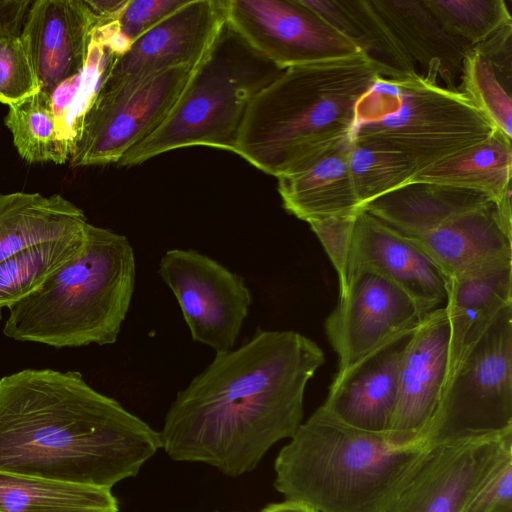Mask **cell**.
<instances>
[{
	"instance_id": "1",
	"label": "cell",
	"mask_w": 512,
	"mask_h": 512,
	"mask_svg": "<svg viewBox=\"0 0 512 512\" xmlns=\"http://www.w3.org/2000/svg\"><path fill=\"white\" fill-rule=\"evenodd\" d=\"M324 361L308 337L258 328L238 348L216 353L177 393L159 431L161 448L175 461L231 477L254 470L300 426L307 383Z\"/></svg>"
},
{
	"instance_id": "2",
	"label": "cell",
	"mask_w": 512,
	"mask_h": 512,
	"mask_svg": "<svg viewBox=\"0 0 512 512\" xmlns=\"http://www.w3.org/2000/svg\"><path fill=\"white\" fill-rule=\"evenodd\" d=\"M160 448L159 432L78 371L0 378V472L111 490Z\"/></svg>"
},
{
	"instance_id": "3",
	"label": "cell",
	"mask_w": 512,
	"mask_h": 512,
	"mask_svg": "<svg viewBox=\"0 0 512 512\" xmlns=\"http://www.w3.org/2000/svg\"><path fill=\"white\" fill-rule=\"evenodd\" d=\"M379 77L363 53L284 69L250 103L233 153L279 176L353 134L358 104Z\"/></svg>"
},
{
	"instance_id": "4",
	"label": "cell",
	"mask_w": 512,
	"mask_h": 512,
	"mask_svg": "<svg viewBox=\"0 0 512 512\" xmlns=\"http://www.w3.org/2000/svg\"><path fill=\"white\" fill-rule=\"evenodd\" d=\"M135 276L128 239L89 224L80 251L8 308L3 333L55 348L113 344L132 301Z\"/></svg>"
},
{
	"instance_id": "5",
	"label": "cell",
	"mask_w": 512,
	"mask_h": 512,
	"mask_svg": "<svg viewBox=\"0 0 512 512\" xmlns=\"http://www.w3.org/2000/svg\"><path fill=\"white\" fill-rule=\"evenodd\" d=\"M278 453L274 487L317 512H380L424 446H392L320 406Z\"/></svg>"
},
{
	"instance_id": "6",
	"label": "cell",
	"mask_w": 512,
	"mask_h": 512,
	"mask_svg": "<svg viewBox=\"0 0 512 512\" xmlns=\"http://www.w3.org/2000/svg\"><path fill=\"white\" fill-rule=\"evenodd\" d=\"M283 70L224 21L162 124L119 160L134 166L171 150L207 146L233 152L252 100Z\"/></svg>"
},
{
	"instance_id": "7",
	"label": "cell",
	"mask_w": 512,
	"mask_h": 512,
	"mask_svg": "<svg viewBox=\"0 0 512 512\" xmlns=\"http://www.w3.org/2000/svg\"><path fill=\"white\" fill-rule=\"evenodd\" d=\"M512 431V304L502 308L450 371L419 444Z\"/></svg>"
},
{
	"instance_id": "8",
	"label": "cell",
	"mask_w": 512,
	"mask_h": 512,
	"mask_svg": "<svg viewBox=\"0 0 512 512\" xmlns=\"http://www.w3.org/2000/svg\"><path fill=\"white\" fill-rule=\"evenodd\" d=\"M394 82L395 111L357 125L354 139L404 153L421 170L485 139L495 129L460 91L429 82L420 74Z\"/></svg>"
},
{
	"instance_id": "9",
	"label": "cell",
	"mask_w": 512,
	"mask_h": 512,
	"mask_svg": "<svg viewBox=\"0 0 512 512\" xmlns=\"http://www.w3.org/2000/svg\"><path fill=\"white\" fill-rule=\"evenodd\" d=\"M512 455V431L424 446L380 512H463L497 466Z\"/></svg>"
},
{
	"instance_id": "10",
	"label": "cell",
	"mask_w": 512,
	"mask_h": 512,
	"mask_svg": "<svg viewBox=\"0 0 512 512\" xmlns=\"http://www.w3.org/2000/svg\"><path fill=\"white\" fill-rule=\"evenodd\" d=\"M192 71L175 67L148 78L128 93L94 95L73 144L70 166L117 164L167 118Z\"/></svg>"
},
{
	"instance_id": "11",
	"label": "cell",
	"mask_w": 512,
	"mask_h": 512,
	"mask_svg": "<svg viewBox=\"0 0 512 512\" xmlns=\"http://www.w3.org/2000/svg\"><path fill=\"white\" fill-rule=\"evenodd\" d=\"M158 274L175 295L194 341L216 353L234 349L252 303L242 276L193 249H170Z\"/></svg>"
},
{
	"instance_id": "12",
	"label": "cell",
	"mask_w": 512,
	"mask_h": 512,
	"mask_svg": "<svg viewBox=\"0 0 512 512\" xmlns=\"http://www.w3.org/2000/svg\"><path fill=\"white\" fill-rule=\"evenodd\" d=\"M225 20V0H189L135 39L125 53L111 55L95 95H122L168 69H194Z\"/></svg>"
},
{
	"instance_id": "13",
	"label": "cell",
	"mask_w": 512,
	"mask_h": 512,
	"mask_svg": "<svg viewBox=\"0 0 512 512\" xmlns=\"http://www.w3.org/2000/svg\"><path fill=\"white\" fill-rule=\"evenodd\" d=\"M225 4L231 26L282 70L362 53L300 0H225Z\"/></svg>"
},
{
	"instance_id": "14",
	"label": "cell",
	"mask_w": 512,
	"mask_h": 512,
	"mask_svg": "<svg viewBox=\"0 0 512 512\" xmlns=\"http://www.w3.org/2000/svg\"><path fill=\"white\" fill-rule=\"evenodd\" d=\"M425 314L399 286L368 269L354 270L325 322L342 372L392 338L416 328Z\"/></svg>"
},
{
	"instance_id": "15",
	"label": "cell",
	"mask_w": 512,
	"mask_h": 512,
	"mask_svg": "<svg viewBox=\"0 0 512 512\" xmlns=\"http://www.w3.org/2000/svg\"><path fill=\"white\" fill-rule=\"evenodd\" d=\"M449 343L445 307L427 313L403 354L396 407L386 435L392 446L420 445L447 381Z\"/></svg>"
},
{
	"instance_id": "16",
	"label": "cell",
	"mask_w": 512,
	"mask_h": 512,
	"mask_svg": "<svg viewBox=\"0 0 512 512\" xmlns=\"http://www.w3.org/2000/svg\"><path fill=\"white\" fill-rule=\"evenodd\" d=\"M358 268L395 283L425 315L447 299V279L435 262L410 237L364 210L354 221L348 279Z\"/></svg>"
},
{
	"instance_id": "17",
	"label": "cell",
	"mask_w": 512,
	"mask_h": 512,
	"mask_svg": "<svg viewBox=\"0 0 512 512\" xmlns=\"http://www.w3.org/2000/svg\"><path fill=\"white\" fill-rule=\"evenodd\" d=\"M94 30L84 0L32 1L20 37L41 89L52 94L83 72Z\"/></svg>"
},
{
	"instance_id": "18",
	"label": "cell",
	"mask_w": 512,
	"mask_h": 512,
	"mask_svg": "<svg viewBox=\"0 0 512 512\" xmlns=\"http://www.w3.org/2000/svg\"><path fill=\"white\" fill-rule=\"evenodd\" d=\"M408 330L337 372L322 407L341 422L387 435L396 407L400 367L414 333Z\"/></svg>"
},
{
	"instance_id": "19",
	"label": "cell",
	"mask_w": 512,
	"mask_h": 512,
	"mask_svg": "<svg viewBox=\"0 0 512 512\" xmlns=\"http://www.w3.org/2000/svg\"><path fill=\"white\" fill-rule=\"evenodd\" d=\"M353 135L316 150L276 177L287 212L310 223L362 211L348 165Z\"/></svg>"
},
{
	"instance_id": "20",
	"label": "cell",
	"mask_w": 512,
	"mask_h": 512,
	"mask_svg": "<svg viewBox=\"0 0 512 512\" xmlns=\"http://www.w3.org/2000/svg\"><path fill=\"white\" fill-rule=\"evenodd\" d=\"M410 237L448 279L482 264L512 258V223L493 200Z\"/></svg>"
},
{
	"instance_id": "21",
	"label": "cell",
	"mask_w": 512,
	"mask_h": 512,
	"mask_svg": "<svg viewBox=\"0 0 512 512\" xmlns=\"http://www.w3.org/2000/svg\"><path fill=\"white\" fill-rule=\"evenodd\" d=\"M424 79L458 91L462 62L473 45L450 34L423 0H372Z\"/></svg>"
},
{
	"instance_id": "22",
	"label": "cell",
	"mask_w": 512,
	"mask_h": 512,
	"mask_svg": "<svg viewBox=\"0 0 512 512\" xmlns=\"http://www.w3.org/2000/svg\"><path fill=\"white\" fill-rule=\"evenodd\" d=\"M449 372L497 313L512 304V258L494 260L447 282Z\"/></svg>"
},
{
	"instance_id": "23",
	"label": "cell",
	"mask_w": 512,
	"mask_h": 512,
	"mask_svg": "<svg viewBox=\"0 0 512 512\" xmlns=\"http://www.w3.org/2000/svg\"><path fill=\"white\" fill-rule=\"evenodd\" d=\"M83 210L60 194H0V264L30 246L86 230Z\"/></svg>"
},
{
	"instance_id": "24",
	"label": "cell",
	"mask_w": 512,
	"mask_h": 512,
	"mask_svg": "<svg viewBox=\"0 0 512 512\" xmlns=\"http://www.w3.org/2000/svg\"><path fill=\"white\" fill-rule=\"evenodd\" d=\"M371 59L382 77L400 81L419 74L372 0H300Z\"/></svg>"
},
{
	"instance_id": "25",
	"label": "cell",
	"mask_w": 512,
	"mask_h": 512,
	"mask_svg": "<svg viewBox=\"0 0 512 512\" xmlns=\"http://www.w3.org/2000/svg\"><path fill=\"white\" fill-rule=\"evenodd\" d=\"M491 200L472 190L415 182L375 199L363 210L400 233L414 237Z\"/></svg>"
},
{
	"instance_id": "26",
	"label": "cell",
	"mask_w": 512,
	"mask_h": 512,
	"mask_svg": "<svg viewBox=\"0 0 512 512\" xmlns=\"http://www.w3.org/2000/svg\"><path fill=\"white\" fill-rule=\"evenodd\" d=\"M511 40L512 24H509L474 45L463 59L458 87L509 138H512Z\"/></svg>"
},
{
	"instance_id": "27",
	"label": "cell",
	"mask_w": 512,
	"mask_h": 512,
	"mask_svg": "<svg viewBox=\"0 0 512 512\" xmlns=\"http://www.w3.org/2000/svg\"><path fill=\"white\" fill-rule=\"evenodd\" d=\"M511 172V138L495 128L485 139L419 170L410 183L472 190L497 202L511 189Z\"/></svg>"
},
{
	"instance_id": "28",
	"label": "cell",
	"mask_w": 512,
	"mask_h": 512,
	"mask_svg": "<svg viewBox=\"0 0 512 512\" xmlns=\"http://www.w3.org/2000/svg\"><path fill=\"white\" fill-rule=\"evenodd\" d=\"M0 512H119L111 490L0 472Z\"/></svg>"
},
{
	"instance_id": "29",
	"label": "cell",
	"mask_w": 512,
	"mask_h": 512,
	"mask_svg": "<svg viewBox=\"0 0 512 512\" xmlns=\"http://www.w3.org/2000/svg\"><path fill=\"white\" fill-rule=\"evenodd\" d=\"M4 123L12 134L18 154L25 161L64 164L69 160L70 150L61 137L51 94L43 89L8 106Z\"/></svg>"
},
{
	"instance_id": "30",
	"label": "cell",
	"mask_w": 512,
	"mask_h": 512,
	"mask_svg": "<svg viewBox=\"0 0 512 512\" xmlns=\"http://www.w3.org/2000/svg\"><path fill=\"white\" fill-rule=\"evenodd\" d=\"M88 226L70 237L25 248L0 264V317L4 308L37 290L80 251Z\"/></svg>"
},
{
	"instance_id": "31",
	"label": "cell",
	"mask_w": 512,
	"mask_h": 512,
	"mask_svg": "<svg viewBox=\"0 0 512 512\" xmlns=\"http://www.w3.org/2000/svg\"><path fill=\"white\" fill-rule=\"evenodd\" d=\"M348 165L362 210L375 199L409 184L419 171L416 162L406 154L354 137Z\"/></svg>"
},
{
	"instance_id": "32",
	"label": "cell",
	"mask_w": 512,
	"mask_h": 512,
	"mask_svg": "<svg viewBox=\"0 0 512 512\" xmlns=\"http://www.w3.org/2000/svg\"><path fill=\"white\" fill-rule=\"evenodd\" d=\"M439 23L453 36L477 45L512 24L504 0H423Z\"/></svg>"
},
{
	"instance_id": "33",
	"label": "cell",
	"mask_w": 512,
	"mask_h": 512,
	"mask_svg": "<svg viewBox=\"0 0 512 512\" xmlns=\"http://www.w3.org/2000/svg\"><path fill=\"white\" fill-rule=\"evenodd\" d=\"M40 89V82L20 37L0 32V102L16 104Z\"/></svg>"
},
{
	"instance_id": "34",
	"label": "cell",
	"mask_w": 512,
	"mask_h": 512,
	"mask_svg": "<svg viewBox=\"0 0 512 512\" xmlns=\"http://www.w3.org/2000/svg\"><path fill=\"white\" fill-rule=\"evenodd\" d=\"M357 215V214H356ZM354 216L331 217L308 223L329 256L339 279V296L347 289Z\"/></svg>"
},
{
	"instance_id": "35",
	"label": "cell",
	"mask_w": 512,
	"mask_h": 512,
	"mask_svg": "<svg viewBox=\"0 0 512 512\" xmlns=\"http://www.w3.org/2000/svg\"><path fill=\"white\" fill-rule=\"evenodd\" d=\"M189 0H129L118 20L119 32L132 44Z\"/></svg>"
},
{
	"instance_id": "36",
	"label": "cell",
	"mask_w": 512,
	"mask_h": 512,
	"mask_svg": "<svg viewBox=\"0 0 512 512\" xmlns=\"http://www.w3.org/2000/svg\"><path fill=\"white\" fill-rule=\"evenodd\" d=\"M463 512H512V455L497 466Z\"/></svg>"
},
{
	"instance_id": "37",
	"label": "cell",
	"mask_w": 512,
	"mask_h": 512,
	"mask_svg": "<svg viewBox=\"0 0 512 512\" xmlns=\"http://www.w3.org/2000/svg\"><path fill=\"white\" fill-rule=\"evenodd\" d=\"M84 1L95 29L117 22L129 2V0Z\"/></svg>"
},
{
	"instance_id": "38",
	"label": "cell",
	"mask_w": 512,
	"mask_h": 512,
	"mask_svg": "<svg viewBox=\"0 0 512 512\" xmlns=\"http://www.w3.org/2000/svg\"><path fill=\"white\" fill-rule=\"evenodd\" d=\"M31 0H0V32L21 33Z\"/></svg>"
},
{
	"instance_id": "39",
	"label": "cell",
	"mask_w": 512,
	"mask_h": 512,
	"mask_svg": "<svg viewBox=\"0 0 512 512\" xmlns=\"http://www.w3.org/2000/svg\"><path fill=\"white\" fill-rule=\"evenodd\" d=\"M261 512H317L313 508L293 501L285 500L267 505Z\"/></svg>"
}]
</instances>
